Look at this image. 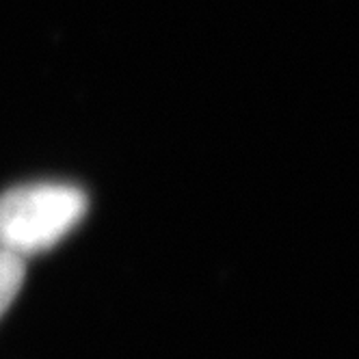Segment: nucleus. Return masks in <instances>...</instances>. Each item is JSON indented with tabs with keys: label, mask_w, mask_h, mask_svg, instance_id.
I'll return each mask as SVG.
<instances>
[{
	"label": "nucleus",
	"mask_w": 359,
	"mask_h": 359,
	"mask_svg": "<svg viewBox=\"0 0 359 359\" xmlns=\"http://www.w3.org/2000/svg\"><path fill=\"white\" fill-rule=\"evenodd\" d=\"M24 284V258L0 249V316H3Z\"/></svg>",
	"instance_id": "nucleus-2"
},
{
	"label": "nucleus",
	"mask_w": 359,
	"mask_h": 359,
	"mask_svg": "<svg viewBox=\"0 0 359 359\" xmlns=\"http://www.w3.org/2000/svg\"><path fill=\"white\" fill-rule=\"evenodd\" d=\"M87 195L72 184L39 182L0 195V249L20 258L55 247L87 212Z\"/></svg>",
	"instance_id": "nucleus-1"
}]
</instances>
